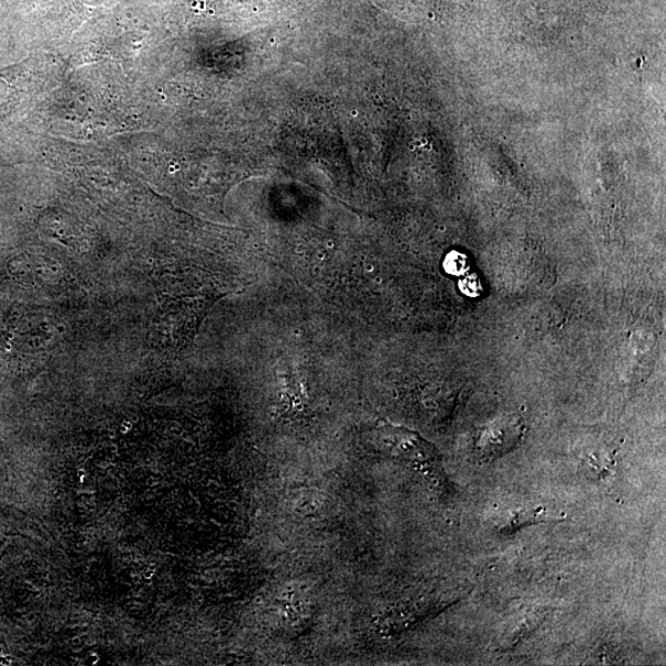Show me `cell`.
<instances>
[{"label":"cell","mask_w":666,"mask_h":666,"mask_svg":"<svg viewBox=\"0 0 666 666\" xmlns=\"http://www.w3.org/2000/svg\"><path fill=\"white\" fill-rule=\"evenodd\" d=\"M380 432L392 454L411 464L431 480L437 489L450 493V480L445 475L441 455L432 443L418 432L389 422L381 424Z\"/></svg>","instance_id":"1"},{"label":"cell","mask_w":666,"mask_h":666,"mask_svg":"<svg viewBox=\"0 0 666 666\" xmlns=\"http://www.w3.org/2000/svg\"><path fill=\"white\" fill-rule=\"evenodd\" d=\"M520 436L516 423L495 422L480 436L479 450L491 458L502 455L515 447Z\"/></svg>","instance_id":"2"},{"label":"cell","mask_w":666,"mask_h":666,"mask_svg":"<svg viewBox=\"0 0 666 666\" xmlns=\"http://www.w3.org/2000/svg\"><path fill=\"white\" fill-rule=\"evenodd\" d=\"M554 520H562V518H555L554 513L542 508L513 510L498 521V530L511 533L527 525H534V523L552 522Z\"/></svg>","instance_id":"3"}]
</instances>
